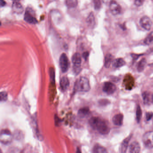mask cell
Returning a JSON list of instances; mask_svg holds the SVG:
<instances>
[{
	"label": "cell",
	"mask_w": 153,
	"mask_h": 153,
	"mask_svg": "<svg viewBox=\"0 0 153 153\" xmlns=\"http://www.w3.org/2000/svg\"><path fill=\"white\" fill-rule=\"evenodd\" d=\"M90 125L94 129L97 131L102 135H107L110 132V128L107 125L105 121L100 118L93 117L89 121Z\"/></svg>",
	"instance_id": "1"
},
{
	"label": "cell",
	"mask_w": 153,
	"mask_h": 153,
	"mask_svg": "<svg viewBox=\"0 0 153 153\" xmlns=\"http://www.w3.org/2000/svg\"><path fill=\"white\" fill-rule=\"evenodd\" d=\"M74 89L75 90L80 92H88L90 89L89 80L86 77H80L75 82Z\"/></svg>",
	"instance_id": "2"
},
{
	"label": "cell",
	"mask_w": 153,
	"mask_h": 153,
	"mask_svg": "<svg viewBox=\"0 0 153 153\" xmlns=\"http://www.w3.org/2000/svg\"><path fill=\"white\" fill-rule=\"evenodd\" d=\"M72 61L74 64V71L77 74L80 71V65L81 63V57L80 54L76 53L72 57Z\"/></svg>",
	"instance_id": "3"
},
{
	"label": "cell",
	"mask_w": 153,
	"mask_h": 153,
	"mask_svg": "<svg viewBox=\"0 0 153 153\" xmlns=\"http://www.w3.org/2000/svg\"><path fill=\"white\" fill-rule=\"evenodd\" d=\"M59 65L61 71L65 73L68 70L69 61L67 55L65 53L61 54L60 57Z\"/></svg>",
	"instance_id": "4"
},
{
	"label": "cell",
	"mask_w": 153,
	"mask_h": 153,
	"mask_svg": "<svg viewBox=\"0 0 153 153\" xmlns=\"http://www.w3.org/2000/svg\"><path fill=\"white\" fill-rule=\"evenodd\" d=\"M110 10L111 14L114 15H117L121 13V7L115 0H111L110 4Z\"/></svg>",
	"instance_id": "5"
},
{
	"label": "cell",
	"mask_w": 153,
	"mask_h": 153,
	"mask_svg": "<svg viewBox=\"0 0 153 153\" xmlns=\"http://www.w3.org/2000/svg\"><path fill=\"white\" fill-rule=\"evenodd\" d=\"M140 24L141 27L144 29L149 31L152 26V21L150 18L147 16H144L140 19Z\"/></svg>",
	"instance_id": "6"
},
{
	"label": "cell",
	"mask_w": 153,
	"mask_h": 153,
	"mask_svg": "<svg viewBox=\"0 0 153 153\" xmlns=\"http://www.w3.org/2000/svg\"><path fill=\"white\" fill-rule=\"evenodd\" d=\"M103 89L105 93L107 94L110 95L115 92L116 90V87L111 82H105L103 86Z\"/></svg>",
	"instance_id": "7"
},
{
	"label": "cell",
	"mask_w": 153,
	"mask_h": 153,
	"mask_svg": "<svg viewBox=\"0 0 153 153\" xmlns=\"http://www.w3.org/2000/svg\"><path fill=\"white\" fill-rule=\"evenodd\" d=\"M143 142L147 148H153V134L151 132L145 133L143 137Z\"/></svg>",
	"instance_id": "8"
},
{
	"label": "cell",
	"mask_w": 153,
	"mask_h": 153,
	"mask_svg": "<svg viewBox=\"0 0 153 153\" xmlns=\"http://www.w3.org/2000/svg\"><path fill=\"white\" fill-rule=\"evenodd\" d=\"M124 83L126 89L131 90L134 85V80L132 75H127L124 79Z\"/></svg>",
	"instance_id": "9"
},
{
	"label": "cell",
	"mask_w": 153,
	"mask_h": 153,
	"mask_svg": "<svg viewBox=\"0 0 153 153\" xmlns=\"http://www.w3.org/2000/svg\"><path fill=\"white\" fill-rule=\"evenodd\" d=\"M24 20L29 24H35L38 22L36 18L32 16L28 11H26L25 13Z\"/></svg>",
	"instance_id": "10"
},
{
	"label": "cell",
	"mask_w": 153,
	"mask_h": 153,
	"mask_svg": "<svg viewBox=\"0 0 153 153\" xmlns=\"http://www.w3.org/2000/svg\"><path fill=\"white\" fill-rule=\"evenodd\" d=\"M124 115L122 114H118L112 118V122L116 126H121L123 124Z\"/></svg>",
	"instance_id": "11"
},
{
	"label": "cell",
	"mask_w": 153,
	"mask_h": 153,
	"mask_svg": "<svg viewBox=\"0 0 153 153\" xmlns=\"http://www.w3.org/2000/svg\"><path fill=\"white\" fill-rule=\"evenodd\" d=\"M140 144L137 141H134L129 146V152L131 153H138L140 152Z\"/></svg>",
	"instance_id": "12"
},
{
	"label": "cell",
	"mask_w": 153,
	"mask_h": 153,
	"mask_svg": "<svg viewBox=\"0 0 153 153\" xmlns=\"http://www.w3.org/2000/svg\"><path fill=\"white\" fill-rule=\"evenodd\" d=\"M131 136H130L128 138L124 140L121 143L119 149V151L121 153H126L128 149V145H129V142L131 139Z\"/></svg>",
	"instance_id": "13"
},
{
	"label": "cell",
	"mask_w": 153,
	"mask_h": 153,
	"mask_svg": "<svg viewBox=\"0 0 153 153\" xmlns=\"http://www.w3.org/2000/svg\"><path fill=\"white\" fill-rule=\"evenodd\" d=\"M12 10L15 13L21 14L24 11V8L19 2H14L12 4Z\"/></svg>",
	"instance_id": "14"
},
{
	"label": "cell",
	"mask_w": 153,
	"mask_h": 153,
	"mask_svg": "<svg viewBox=\"0 0 153 153\" xmlns=\"http://www.w3.org/2000/svg\"><path fill=\"white\" fill-rule=\"evenodd\" d=\"M70 82L69 80L66 77H62L60 81V85L61 89L63 90H66L69 86Z\"/></svg>",
	"instance_id": "15"
},
{
	"label": "cell",
	"mask_w": 153,
	"mask_h": 153,
	"mask_svg": "<svg viewBox=\"0 0 153 153\" xmlns=\"http://www.w3.org/2000/svg\"><path fill=\"white\" fill-rule=\"evenodd\" d=\"M125 61L123 59L121 58H119V59H116L113 61L112 62V66L115 68H119V67H122L125 65Z\"/></svg>",
	"instance_id": "16"
},
{
	"label": "cell",
	"mask_w": 153,
	"mask_h": 153,
	"mask_svg": "<svg viewBox=\"0 0 153 153\" xmlns=\"http://www.w3.org/2000/svg\"><path fill=\"white\" fill-rule=\"evenodd\" d=\"M113 56L111 54H107L105 58L104 66L106 68H109L113 62Z\"/></svg>",
	"instance_id": "17"
},
{
	"label": "cell",
	"mask_w": 153,
	"mask_h": 153,
	"mask_svg": "<svg viewBox=\"0 0 153 153\" xmlns=\"http://www.w3.org/2000/svg\"><path fill=\"white\" fill-rule=\"evenodd\" d=\"M89 109L88 107H85L79 110L78 111V115L81 118H84L89 114Z\"/></svg>",
	"instance_id": "18"
},
{
	"label": "cell",
	"mask_w": 153,
	"mask_h": 153,
	"mask_svg": "<svg viewBox=\"0 0 153 153\" xmlns=\"http://www.w3.org/2000/svg\"><path fill=\"white\" fill-rule=\"evenodd\" d=\"M65 4L68 8H75L78 5V0H65Z\"/></svg>",
	"instance_id": "19"
},
{
	"label": "cell",
	"mask_w": 153,
	"mask_h": 153,
	"mask_svg": "<svg viewBox=\"0 0 153 153\" xmlns=\"http://www.w3.org/2000/svg\"><path fill=\"white\" fill-rule=\"evenodd\" d=\"M93 152L97 153H107L106 149L103 146H101L99 145H95L93 149Z\"/></svg>",
	"instance_id": "20"
},
{
	"label": "cell",
	"mask_w": 153,
	"mask_h": 153,
	"mask_svg": "<svg viewBox=\"0 0 153 153\" xmlns=\"http://www.w3.org/2000/svg\"><path fill=\"white\" fill-rule=\"evenodd\" d=\"M87 22L89 26L93 27L94 26L95 23L94 16L92 12L89 14V17L87 18Z\"/></svg>",
	"instance_id": "21"
},
{
	"label": "cell",
	"mask_w": 153,
	"mask_h": 153,
	"mask_svg": "<svg viewBox=\"0 0 153 153\" xmlns=\"http://www.w3.org/2000/svg\"><path fill=\"white\" fill-rule=\"evenodd\" d=\"M146 61L145 59H143L138 63V70L139 72H141L144 69L145 65H146Z\"/></svg>",
	"instance_id": "22"
},
{
	"label": "cell",
	"mask_w": 153,
	"mask_h": 153,
	"mask_svg": "<svg viewBox=\"0 0 153 153\" xmlns=\"http://www.w3.org/2000/svg\"><path fill=\"white\" fill-rule=\"evenodd\" d=\"M142 116V110L141 108L139 105L137 106V110H136V119L138 123H140Z\"/></svg>",
	"instance_id": "23"
},
{
	"label": "cell",
	"mask_w": 153,
	"mask_h": 153,
	"mask_svg": "<svg viewBox=\"0 0 153 153\" xmlns=\"http://www.w3.org/2000/svg\"><path fill=\"white\" fill-rule=\"evenodd\" d=\"M153 42V31L150 32L148 36L145 39L144 43L147 45H150Z\"/></svg>",
	"instance_id": "24"
},
{
	"label": "cell",
	"mask_w": 153,
	"mask_h": 153,
	"mask_svg": "<svg viewBox=\"0 0 153 153\" xmlns=\"http://www.w3.org/2000/svg\"><path fill=\"white\" fill-rule=\"evenodd\" d=\"M0 97H1V101H6L8 98V94L6 92H1Z\"/></svg>",
	"instance_id": "25"
},
{
	"label": "cell",
	"mask_w": 153,
	"mask_h": 153,
	"mask_svg": "<svg viewBox=\"0 0 153 153\" xmlns=\"http://www.w3.org/2000/svg\"><path fill=\"white\" fill-rule=\"evenodd\" d=\"M50 80L51 82L53 83H54L55 81V71L54 70L53 68H50Z\"/></svg>",
	"instance_id": "26"
},
{
	"label": "cell",
	"mask_w": 153,
	"mask_h": 153,
	"mask_svg": "<svg viewBox=\"0 0 153 153\" xmlns=\"http://www.w3.org/2000/svg\"><path fill=\"white\" fill-rule=\"evenodd\" d=\"M94 6L95 10H99L101 7V2L100 0H94Z\"/></svg>",
	"instance_id": "27"
},
{
	"label": "cell",
	"mask_w": 153,
	"mask_h": 153,
	"mask_svg": "<svg viewBox=\"0 0 153 153\" xmlns=\"http://www.w3.org/2000/svg\"><path fill=\"white\" fill-rule=\"evenodd\" d=\"M143 99L144 102L145 104L148 103L149 102V94L145 92L143 94Z\"/></svg>",
	"instance_id": "28"
},
{
	"label": "cell",
	"mask_w": 153,
	"mask_h": 153,
	"mask_svg": "<svg viewBox=\"0 0 153 153\" xmlns=\"http://www.w3.org/2000/svg\"><path fill=\"white\" fill-rule=\"evenodd\" d=\"M145 0H135V5L137 6H140L143 4Z\"/></svg>",
	"instance_id": "29"
},
{
	"label": "cell",
	"mask_w": 153,
	"mask_h": 153,
	"mask_svg": "<svg viewBox=\"0 0 153 153\" xmlns=\"http://www.w3.org/2000/svg\"><path fill=\"white\" fill-rule=\"evenodd\" d=\"M153 116V112H147L146 114V119L147 121H150Z\"/></svg>",
	"instance_id": "30"
},
{
	"label": "cell",
	"mask_w": 153,
	"mask_h": 153,
	"mask_svg": "<svg viewBox=\"0 0 153 153\" xmlns=\"http://www.w3.org/2000/svg\"><path fill=\"white\" fill-rule=\"evenodd\" d=\"M89 56V53L88 52H85L83 53L82 56H83V58L85 59V60L87 59H88V57Z\"/></svg>",
	"instance_id": "31"
},
{
	"label": "cell",
	"mask_w": 153,
	"mask_h": 153,
	"mask_svg": "<svg viewBox=\"0 0 153 153\" xmlns=\"http://www.w3.org/2000/svg\"><path fill=\"white\" fill-rule=\"evenodd\" d=\"M108 101L107 100H101L99 101V103L101 105H106L107 103H109Z\"/></svg>",
	"instance_id": "32"
},
{
	"label": "cell",
	"mask_w": 153,
	"mask_h": 153,
	"mask_svg": "<svg viewBox=\"0 0 153 153\" xmlns=\"http://www.w3.org/2000/svg\"><path fill=\"white\" fill-rule=\"evenodd\" d=\"M141 55L135 54H132V57L134 60H136Z\"/></svg>",
	"instance_id": "33"
},
{
	"label": "cell",
	"mask_w": 153,
	"mask_h": 153,
	"mask_svg": "<svg viewBox=\"0 0 153 153\" xmlns=\"http://www.w3.org/2000/svg\"><path fill=\"white\" fill-rule=\"evenodd\" d=\"M1 133L3 134L10 135V131H8V130H3V131H1Z\"/></svg>",
	"instance_id": "34"
},
{
	"label": "cell",
	"mask_w": 153,
	"mask_h": 153,
	"mask_svg": "<svg viewBox=\"0 0 153 153\" xmlns=\"http://www.w3.org/2000/svg\"><path fill=\"white\" fill-rule=\"evenodd\" d=\"M6 5V2L4 0H1V6L3 7Z\"/></svg>",
	"instance_id": "35"
},
{
	"label": "cell",
	"mask_w": 153,
	"mask_h": 153,
	"mask_svg": "<svg viewBox=\"0 0 153 153\" xmlns=\"http://www.w3.org/2000/svg\"><path fill=\"white\" fill-rule=\"evenodd\" d=\"M14 2H19L20 0H12Z\"/></svg>",
	"instance_id": "36"
},
{
	"label": "cell",
	"mask_w": 153,
	"mask_h": 153,
	"mask_svg": "<svg viewBox=\"0 0 153 153\" xmlns=\"http://www.w3.org/2000/svg\"><path fill=\"white\" fill-rule=\"evenodd\" d=\"M152 101H153V96H152Z\"/></svg>",
	"instance_id": "37"
}]
</instances>
